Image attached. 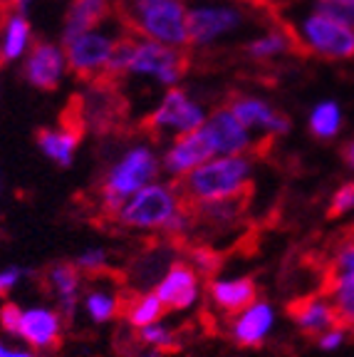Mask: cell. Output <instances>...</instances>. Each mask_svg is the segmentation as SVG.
Wrapping results in <instances>:
<instances>
[{
    "mask_svg": "<svg viewBox=\"0 0 354 357\" xmlns=\"http://www.w3.org/2000/svg\"><path fill=\"white\" fill-rule=\"evenodd\" d=\"M186 70L188 55L183 47L137 38L127 30L116 43L105 79L116 82L127 75H134V77H151L164 87H176L186 75Z\"/></svg>",
    "mask_w": 354,
    "mask_h": 357,
    "instance_id": "cell-1",
    "label": "cell"
},
{
    "mask_svg": "<svg viewBox=\"0 0 354 357\" xmlns=\"http://www.w3.org/2000/svg\"><path fill=\"white\" fill-rule=\"evenodd\" d=\"M253 178V162L248 154H216L178 181L183 201L194 206L213 201L243 199Z\"/></svg>",
    "mask_w": 354,
    "mask_h": 357,
    "instance_id": "cell-2",
    "label": "cell"
},
{
    "mask_svg": "<svg viewBox=\"0 0 354 357\" xmlns=\"http://www.w3.org/2000/svg\"><path fill=\"white\" fill-rule=\"evenodd\" d=\"M119 22L137 38L186 47L188 45V6L186 0H122Z\"/></svg>",
    "mask_w": 354,
    "mask_h": 357,
    "instance_id": "cell-3",
    "label": "cell"
},
{
    "mask_svg": "<svg viewBox=\"0 0 354 357\" xmlns=\"http://www.w3.org/2000/svg\"><path fill=\"white\" fill-rule=\"evenodd\" d=\"M293 33L298 50L315 55L320 60H352L354 57V28L320 10H307L295 20L285 22Z\"/></svg>",
    "mask_w": 354,
    "mask_h": 357,
    "instance_id": "cell-4",
    "label": "cell"
},
{
    "mask_svg": "<svg viewBox=\"0 0 354 357\" xmlns=\"http://www.w3.org/2000/svg\"><path fill=\"white\" fill-rule=\"evenodd\" d=\"M161 172V159L149 144H134L124 151L105 174L102 181V208L107 213H116L119 206L137 194L141 186L151 184Z\"/></svg>",
    "mask_w": 354,
    "mask_h": 357,
    "instance_id": "cell-5",
    "label": "cell"
},
{
    "mask_svg": "<svg viewBox=\"0 0 354 357\" xmlns=\"http://www.w3.org/2000/svg\"><path fill=\"white\" fill-rule=\"evenodd\" d=\"M183 208V196L176 184H151L141 186L137 194L124 201L119 211L114 213L122 226L137 231H167L171 218Z\"/></svg>",
    "mask_w": 354,
    "mask_h": 357,
    "instance_id": "cell-6",
    "label": "cell"
},
{
    "mask_svg": "<svg viewBox=\"0 0 354 357\" xmlns=\"http://www.w3.org/2000/svg\"><path fill=\"white\" fill-rule=\"evenodd\" d=\"M119 38H122L119 30L92 28L87 33H79L75 38L65 40L67 70L84 82L105 79Z\"/></svg>",
    "mask_w": 354,
    "mask_h": 357,
    "instance_id": "cell-7",
    "label": "cell"
},
{
    "mask_svg": "<svg viewBox=\"0 0 354 357\" xmlns=\"http://www.w3.org/2000/svg\"><path fill=\"white\" fill-rule=\"evenodd\" d=\"M206 109L181 87H169V92L161 97V102L149 112L144 119V127L154 137H181L203 127Z\"/></svg>",
    "mask_w": 354,
    "mask_h": 357,
    "instance_id": "cell-8",
    "label": "cell"
},
{
    "mask_svg": "<svg viewBox=\"0 0 354 357\" xmlns=\"http://www.w3.org/2000/svg\"><path fill=\"white\" fill-rule=\"evenodd\" d=\"M245 15L233 6H196L188 8V45L208 47L243 28Z\"/></svg>",
    "mask_w": 354,
    "mask_h": 357,
    "instance_id": "cell-9",
    "label": "cell"
},
{
    "mask_svg": "<svg viewBox=\"0 0 354 357\" xmlns=\"http://www.w3.org/2000/svg\"><path fill=\"white\" fill-rule=\"evenodd\" d=\"M210 156H216L213 154V146H210L203 127H199L194 132L174 137V142L167 146V151L161 156V172L167 174L169 178H174V181H181L186 174H191L199 164H203Z\"/></svg>",
    "mask_w": 354,
    "mask_h": 357,
    "instance_id": "cell-10",
    "label": "cell"
},
{
    "mask_svg": "<svg viewBox=\"0 0 354 357\" xmlns=\"http://www.w3.org/2000/svg\"><path fill=\"white\" fill-rule=\"evenodd\" d=\"M203 132L213 154H248L253 149V132L233 114L231 107H218L206 117Z\"/></svg>",
    "mask_w": 354,
    "mask_h": 357,
    "instance_id": "cell-11",
    "label": "cell"
},
{
    "mask_svg": "<svg viewBox=\"0 0 354 357\" xmlns=\"http://www.w3.org/2000/svg\"><path fill=\"white\" fill-rule=\"evenodd\" d=\"M67 73V57L65 50L55 43H35L30 45V50L25 52V62H22V77L28 79L35 89H50L60 87L62 77Z\"/></svg>",
    "mask_w": 354,
    "mask_h": 357,
    "instance_id": "cell-12",
    "label": "cell"
},
{
    "mask_svg": "<svg viewBox=\"0 0 354 357\" xmlns=\"http://www.w3.org/2000/svg\"><path fill=\"white\" fill-rule=\"evenodd\" d=\"M13 337H20L33 350H52L62 337V312L52 307H20V320Z\"/></svg>",
    "mask_w": 354,
    "mask_h": 357,
    "instance_id": "cell-13",
    "label": "cell"
},
{
    "mask_svg": "<svg viewBox=\"0 0 354 357\" xmlns=\"http://www.w3.org/2000/svg\"><path fill=\"white\" fill-rule=\"evenodd\" d=\"M228 107L250 132H263L266 137H282V134L290 132V119L263 97L236 95Z\"/></svg>",
    "mask_w": 354,
    "mask_h": 357,
    "instance_id": "cell-14",
    "label": "cell"
},
{
    "mask_svg": "<svg viewBox=\"0 0 354 357\" xmlns=\"http://www.w3.org/2000/svg\"><path fill=\"white\" fill-rule=\"evenodd\" d=\"M275 328V307L266 301H253L243 310L233 312L231 340L240 347H258Z\"/></svg>",
    "mask_w": 354,
    "mask_h": 357,
    "instance_id": "cell-15",
    "label": "cell"
},
{
    "mask_svg": "<svg viewBox=\"0 0 354 357\" xmlns=\"http://www.w3.org/2000/svg\"><path fill=\"white\" fill-rule=\"evenodd\" d=\"M154 293L159 296V301L164 303L167 310H188V307L196 305V301H199V293H201L199 275L186 263H176V266H171L159 278Z\"/></svg>",
    "mask_w": 354,
    "mask_h": 357,
    "instance_id": "cell-16",
    "label": "cell"
},
{
    "mask_svg": "<svg viewBox=\"0 0 354 357\" xmlns=\"http://www.w3.org/2000/svg\"><path fill=\"white\" fill-rule=\"evenodd\" d=\"M75 122H82V114L77 109V119H70L67 124L57 129H43L38 134V146L50 162H55L57 167H70L75 159V151L79 146V132L82 127H77Z\"/></svg>",
    "mask_w": 354,
    "mask_h": 357,
    "instance_id": "cell-17",
    "label": "cell"
},
{
    "mask_svg": "<svg viewBox=\"0 0 354 357\" xmlns=\"http://www.w3.org/2000/svg\"><path fill=\"white\" fill-rule=\"evenodd\" d=\"M114 3L111 0H72V6L65 15V30H62V43L79 33H87L92 28L105 25L111 15Z\"/></svg>",
    "mask_w": 354,
    "mask_h": 357,
    "instance_id": "cell-18",
    "label": "cell"
},
{
    "mask_svg": "<svg viewBox=\"0 0 354 357\" xmlns=\"http://www.w3.org/2000/svg\"><path fill=\"white\" fill-rule=\"evenodd\" d=\"M298 52V43H295L290 28L282 22L277 28H268L266 33H261L258 38L245 43V55L253 62H270L280 60V57Z\"/></svg>",
    "mask_w": 354,
    "mask_h": 357,
    "instance_id": "cell-19",
    "label": "cell"
},
{
    "mask_svg": "<svg viewBox=\"0 0 354 357\" xmlns=\"http://www.w3.org/2000/svg\"><path fill=\"white\" fill-rule=\"evenodd\" d=\"M30 45H33V28H30L28 15L10 10V15L3 22V30H0V62L10 65V62L25 57Z\"/></svg>",
    "mask_w": 354,
    "mask_h": 357,
    "instance_id": "cell-20",
    "label": "cell"
},
{
    "mask_svg": "<svg viewBox=\"0 0 354 357\" xmlns=\"http://www.w3.org/2000/svg\"><path fill=\"white\" fill-rule=\"evenodd\" d=\"M208 296L221 310L238 312L255 301V283L250 278H216L210 280Z\"/></svg>",
    "mask_w": 354,
    "mask_h": 357,
    "instance_id": "cell-21",
    "label": "cell"
},
{
    "mask_svg": "<svg viewBox=\"0 0 354 357\" xmlns=\"http://www.w3.org/2000/svg\"><path fill=\"white\" fill-rule=\"evenodd\" d=\"M47 280L52 285V293H55L57 303H60V312L72 318L79 307V268L70 266V263H60V266H52Z\"/></svg>",
    "mask_w": 354,
    "mask_h": 357,
    "instance_id": "cell-22",
    "label": "cell"
},
{
    "mask_svg": "<svg viewBox=\"0 0 354 357\" xmlns=\"http://www.w3.org/2000/svg\"><path fill=\"white\" fill-rule=\"evenodd\" d=\"M293 318L298 323V328L307 335H320L327 328L337 325V312H334L332 303L322 301V298H307V301H300L293 307Z\"/></svg>",
    "mask_w": 354,
    "mask_h": 357,
    "instance_id": "cell-23",
    "label": "cell"
},
{
    "mask_svg": "<svg viewBox=\"0 0 354 357\" xmlns=\"http://www.w3.org/2000/svg\"><path fill=\"white\" fill-rule=\"evenodd\" d=\"M342 119H344L342 107L334 100H325L312 107L307 127H310L312 137H317V139H322V142H330V139H334L339 134V129H342Z\"/></svg>",
    "mask_w": 354,
    "mask_h": 357,
    "instance_id": "cell-24",
    "label": "cell"
},
{
    "mask_svg": "<svg viewBox=\"0 0 354 357\" xmlns=\"http://www.w3.org/2000/svg\"><path fill=\"white\" fill-rule=\"evenodd\" d=\"M332 305L337 312V323L344 328H354V275H334Z\"/></svg>",
    "mask_w": 354,
    "mask_h": 357,
    "instance_id": "cell-25",
    "label": "cell"
},
{
    "mask_svg": "<svg viewBox=\"0 0 354 357\" xmlns=\"http://www.w3.org/2000/svg\"><path fill=\"white\" fill-rule=\"evenodd\" d=\"M84 312L89 315V320L94 323H109L119 312V298L111 290H89L82 301Z\"/></svg>",
    "mask_w": 354,
    "mask_h": 357,
    "instance_id": "cell-26",
    "label": "cell"
},
{
    "mask_svg": "<svg viewBox=\"0 0 354 357\" xmlns=\"http://www.w3.org/2000/svg\"><path fill=\"white\" fill-rule=\"evenodd\" d=\"M164 312H167V307H164V303L159 301V296H156L154 290H151V293L141 296L132 307H129L127 318H129V323H132L134 328L139 330V328H144V325L161 320V318H164Z\"/></svg>",
    "mask_w": 354,
    "mask_h": 357,
    "instance_id": "cell-27",
    "label": "cell"
},
{
    "mask_svg": "<svg viewBox=\"0 0 354 357\" xmlns=\"http://www.w3.org/2000/svg\"><path fill=\"white\" fill-rule=\"evenodd\" d=\"M139 337H141V342L146 347H156V350H164V347L174 345V330L167 323H161V320L139 328Z\"/></svg>",
    "mask_w": 354,
    "mask_h": 357,
    "instance_id": "cell-28",
    "label": "cell"
},
{
    "mask_svg": "<svg viewBox=\"0 0 354 357\" xmlns=\"http://www.w3.org/2000/svg\"><path fill=\"white\" fill-rule=\"evenodd\" d=\"M312 8L334 17V20L344 22L349 28H354V3H344V0H315Z\"/></svg>",
    "mask_w": 354,
    "mask_h": 357,
    "instance_id": "cell-29",
    "label": "cell"
},
{
    "mask_svg": "<svg viewBox=\"0 0 354 357\" xmlns=\"http://www.w3.org/2000/svg\"><path fill=\"white\" fill-rule=\"evenodd\" d=\"M354 211V181L342 184L332 196V204H330V213L332 216H344V213Z\"/></svg>",
    "mask_w": 354,
    "mask_h": 357,
    "instance_id": "cell-30",
    "label": "cell"
},
{
    "mask_svg": "<svg viewBox=\"0 0 354 357\" xmlns=\"http://www.w3.org/2000/svg\"><path fill=\"white\" fill-rule=\"evenodd\" d=\"M75 266L79 271H84V273H100L102 268L107 266V251L105 248H87V251H82L77 256Z\"/></svg>",
    "mask_w": 354,
    "mask_h": 357,
    "instance_id": "cell-31",
    "label": "cell"
},
{
    "mask_svg": "<svg viewBox=\"0 0 354 357\" xmlns=\"http://www.w3.org/2000/svg\"><path fill=\"white\" fill-rule=\"evenodd\" d=\"M28 275H30L28 268H20V266L0 268V298L10 296L13 290L22 283V278H28Z\"/></svg>",
    "mask_w": 354,
    "mask_h": 357,
    "instance_id": "cell-32",
    "label": "cell"
},
{
    "mask_svg": "<svg viewBox=\"0 0 354 357\" xmlns=\"http://www.w3.org/2000/svg\"><path fill=\"white\" fill-rule=\"evenodd\" d=\"M344 340H347L344 325H332V328H327L325 333L317 335V347L322 352H337L344 345Z\"/></svg>",
    "mask_w": 354,
    "mask_h": 357,
    "instance_id": "cell-33",
    "label": "cell"
},
{
    "mask_svg": "<svg viewBox=\"0 0 354 357\" xmlns=\"http://www.w3.org/2000/svg\"><path fill=\"white\" fill-rule=\"evenodd\" d=\"M334 271L344 275H354V241L344 243L337 251V258H334Z\"/></svg>",
    "mask_w": 354,
    "mask_h": 357,
    "instance_id": "cell-34",
    "label": "cell"
},
{
    "mask_svg": "<svg viewBox=\"0 0 354 357\" xmlns=\"http://www.w3.org/2000/svg\"><path fill=\"white\" fill-rule=\"evenodd\" d=\"M0 357H40L33 350H15V347H8L6 342L0 340Z\"/></svg>",
    "mask_w": 354,
    "mask_h": 357,
    "instance_id": "cell-35",
    "label": "cell"
},
{
    "mask_svg": "<svg viewBox=\"0 0 354 357\" xmlns=\"http://www.w3.org/2000/svg\"><path fill=\"white\" fill-rule=\"evenodd\" d=\"M30 6H33V0H8V8H10L13 13H25V15H28Z\"/></svg>",
    "mask_w": 354,
    "mask_h": 357,
    "instance_id": "cell-36",
    "label": "cell"
},
{
    "mask_svg": "<svg viewBox=\"0 0 354 357\" xmlns=\"http://www.w3.org/2000/svg\"><path fill=\"white\" fill-rule=\"evenodd\" d=\"M342 156H344V164H347L349 169L354 172V137L352 139L344 144V149H342Z\"/></svg>",
    "mask_w": 354,
    "mask_h": 357,
    "instance_id": "cell-37",
    "label": "cell"
},
{
    "mask_svg": "<svg viewBox=\"0 0 354 357\" xmlns=\"http://www.w3.org/2000/svg\"><path fill=\"white\" fill-rule=\"evenodd\" d=\"M243 3H250V6H266V3H272V0H243Z\"/></svg>",
    "mask_w": 354,
    "mask_h": 357,
    "instance_id": "cell-38",
    "label": "cell"
},
{
    "mask_svg": "<svg viewBox=\"0 0 354 357\" xmlns=\"http://www.w3.org/2000/svg\"><path fill=\"white\" fill-rule=\"evenodd\" d=\"M141 357H161V352L156 350V347H151V350H149V352H144Z\"/></svg>",
    "mask_w": 354,
    "mask_h": 357,
    "instance_id": "cell-39",
    "label": "cell"
},
{
    "mask_svg": "<svg viewBox=\"0 0 354 357\" xmlns=\"http://www.w3.org/2000/svg\"><path fill=\"white\" fill-rule=\"evenodd\" d=\"M344 3H354V0H344Z\"/></svg>",
    "mask_w": 354,
    "mask_h": 357,
    "instance_id": "cell-40",
    "label": "cell"
}]
</instances>
